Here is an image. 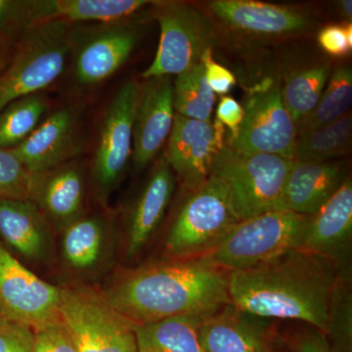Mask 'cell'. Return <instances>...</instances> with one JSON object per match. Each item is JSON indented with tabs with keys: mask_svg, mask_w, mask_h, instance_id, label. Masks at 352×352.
Here are the masks:
<instances>
[{
	"mask_svg": "<svg viewBox=\"0 0 352 352\" xmlns=\"http://www.w3.org/2000/svg\"><path fill=\"white\" fill-rule=\"evenodd\" d=\"M229 273L201 258H163L126 268L97 287L133 324L197 314L210 316L231 305Z\"/></svg>",
	"mask_w": 352,
	"mask_h": 352,
	"instance_id": "obj_1",
	"label": "cell"
},
{
	"mask_svg": "<svg viewBox=\"0 0 352 352\" xmlns=\"http://www.w3.org/2000/svg\"><path fill=\"white\" fill-rule=\"evenodd\" d=\"M338 274L328 258L305 249L292 250L229 273V298L234 307L254 316L305 322L325 336Z\"/></svg>",
	"mask_w": 352,
	"mask_h": 352,
	"instance_id": "obj_2",
	"label": "cell"
},
{
	"mask_svg": "<svg viewBox=\"0 0 352 352\" xmlns=\"http://www.w3.org/2000/svg\"><path fill=\"white\" fill-rule=\"evenodd\" d=\"M311 217L273 210L241 220L201 259L230 273L248 270L292 250L302 249Z\"/></svg>",
	"mask_w": 352,
	"mask_h": 352,
	"instance_id": "obj_3",
	"label": "cell"
},
{
	"mask_svg": "<svg viewBox=\"0 0 352 352\" xmlns=\"http://www.w3.org/2000/svg\"><path fill=\"white\" fill-rule=\"evenodd\" d=\"M69 25L48 21L23 32L0 74V112L16 99L43 92L63 75L69 61Z\"/></svg>",
	"mask_w": 352,
	"mask_h": 352,
	"instance_id": "obj_4",
	"label": "cell"
},
{
	"mask_svg": "<svg viewBox=\"0 0 352 352\" xmlns=\"http://www.w3.org/2000/svg\"><path fill=\"white\" fill-rule=\"evenodd\" d=\"M292 162L276 155L238 152L226 144L215 156L212 175L226 184L241 221L285 210L284 189Z\"/></svg>",
	"mask_w": 352,
	"mask_h": 352,
	"instance_id": "obj_5",
	"label": "cell"
},
{
	"mask_svg": "<svg viewBox=\"0 0 352 352\" xmlns=\"http://www.w3.org/2000/svg\"><path fill=\"white\" fill-rule=\"evenodd\" d=\"M140 91L141 85L136 80L124 83L101 118L88 173L90 195L104 210H109L111 196L119 187L131 162L133 122Z\"/></svg>",
	"mask_w": 352,
	"mask_h": 352,
	"instance_id": "obj_6",
	"label": "cell"
},
{
	"mask_svg": "<svg viewBox=\"0 0 352 352\" xmlns=\"http://www.w3.org/2000/svg\"><path fill=\"white\" fill-rule=\"evenodd\" d=\"M60 316L78 352H138L134 324L91 285L62 284Z\"/></svg>",
	"mask_w": 352,
	"mask_h": 352,
	"instance_id": "obj_7",
	"label": "cell"
},
{
	"mask_svg": "<svg viewBox=\"0 0 352 352\" xmlns=\"http://www.w3.org/2000/svg\"><path fill=\"white\" fill-rule=\"evenodd\" d=\"M239 221L226 184L212 175L192 192L175 217L164 240V258H200Z\"/></svg>",
	"mask_w": 352,
	"mask_h": 352,
	"instance_id": "obj_8",
	"label": "cell"
},
{
	"mask_svg": "<svg viewBox=\"0 0 352 352\" xmlns=\"http://www.w3.org/2000/svg\"><path fill=\"white\" fill-rule=\"evenodd\" d=\"M119 256V226L110 210L88 212L57 234L56 270L63 284L94 286L111 272Z\"/></svg>",
	"mask_w": 352,
	"mask_h": 352,
	"instance_id": "obj_9",
	"label": "cell"
},
{
	"mask_svg": "<svg viewBox=\"0 0 352 352\" xmlns=\"http://www.w3.org/2000/svg\"><path fill=\"white\" fill-rule=\"evenodd\" d=\"M155 7L161 34L154 60L142 74L145 80L177 76L200 63L215 39L214 25L195 7L168 1H157Z\"/></svg>",
	"mask_w": 352,
	"mask_h": 352,
	"instance_id": "obj_10",
	"label": "cell"
},
{
	"mask_svg": "<svg viewBox=\"0 0 352 352\" xmlns=\"http://www.w3.org/2000/svg\"><path fill=\"white\" fill-rule=\"evenodd\" d=\"M140 38L135 23L69 25V60L74 78L82 87H94L115 75L131 57Z\"/></svg>",
	"mask_w": 352,
	"mask_h": 352,
	"instance_id": "obj_11",
	"label": "cell"
},
{
	"mask_svg": "<svg viewBox=\"0 0 352 352\" xmlns=\"http://www.w3.org/2000/svg\"><path fill=\"white\" fill-rule=\"evenodd\" d=\"M279 80H266L248 95L244 119L227 146L248 154H270L294 161L298 129L281 96Z\"/></svg>",
	"mask_w": 352,
	"mask_h": 352,
	"instance_id": "obj_12",
	"label": "cell"
},
{
	"mask_svg": "<svg viewBox=\"0 0 352 352\" xmlns=\"http://www.w3.org/2000/svg\"><path fill=\"white\" fill-rule=\"evenodd\" d=\"M60 286L30 270L0 241V315L32 330L59 320Z\"/></svg>",
	"mask_w": 352,
	"mask_h": 352,
	"instance_id": "obj_13",
	"label": "cell"
},
{
	"mask_svg": "<svg viewBox=\"0 0 352 352\" xmlns=\"http://www.w3.org/2000/svg\"><path fill=\"white\" fill-rule=\"evenodd\" d=\"M85 105L69 104L48 115L12 151L31 173H43L80 159L85 151Z\"/></svg>",
	"mask_w": 352,
	"mask_h": 352,
	"instance_id": "obj_14",
	"label": "cell"
},
{
	"mask_svg": "<svg viewBox=\"0 0 352 352\" xmlns=\"http://www.w3.org/2000/svg\"><path fill=\"white\" fill-rule=\"evenodd\" d=\"M226 126L175 113L168 136L166 162L185 188L194 192L212 175L217 152L226 145Z\"/></svg>",
	"mask_w": 352,
	"mask_h": 352,
	"instance_id": "obj_15",
	"label": "cell"
},
{
	"mask_svg": "<svg viewBox=\"0 0 352 352\" xmlns=\"http://www.w3.org/2000/svg\"><path fill=\"white\" fill-rule=\"evenodd\" d=\"M89 173L80 159L32 173L29 200L41 210L56 235L89 212Z\"/></svg>",
	"mask_w": 352,
	"mask_h": 352,
	"instance_id": "obj_16",
	"label": "cell"
},
{
	"mask_svg": "<svg viewBox=\"0 0 352 352\" xmlns=\"http://www.w3.org/2000/svg\"><path fill=\"white\" fill-rule=\"evenodd\" d=\"M0 241L34 272L56 270V233L32 201L0 200Z\"/></svg>",
	"mask_w": 352,
	"mask_h": 352,
	"instance_id": "obj_17",
	"label": "cell"
},
{
	"mask_svg": "<svg viewBox=\"0 0 352 352\" xmlns=\"http://www.w3.org/2000/svg\"><path fill=\"white\" fill-rule=\"evenodd\" d=\"M175 188V175L164 156L155 164L119 227L120 258H139L163 221Z\"/></svg>",
	"mask_w": 352,
	"mask_h": 352,
	"instance_id": "obj_18",
	"label": "cell"
},
{
	"mask_svg": "<svg viewBox=\"0 0 352 352\" xmlns=\"http://www.w3.org/2000/svg\"><path fill=\"white\" fill-rule=\"evenodd\" d=\"M175 110L173 76L148 78L141 85L133 122V168L141 171L156 159L170 136Z\"/></svg>",
	"mask_w": 352,
	"mask_h": 352,
	"instance_id": "obj_19",
	"label": "cell"
},
{
	"mask_svg": "<svg viewBox=\"0 0 352 352\" xmlns=\"http://www.w3.org/2000/svg\"><path fill=\"white\" fill-rule=\"evenodd\" d=\"M352 183L346 177L340 189L310 219L302 249L324 256L339 272L351 270Z\"/></svg>",
	"mask_w": 352,
	"mask_h": 352,
	"instance_id": "obj_20",
	"label": "cell"
},
{
	"mask_svg": "<svg viewBox=\"0 0 352 352\" xmlns=\"http://www.w3.org/2000/svg\"><path fill=\"white\" fill-rule=\"evenodd\" d=\"M199 336L205 352H282L263 318L233 305L206 318Z\"/></svg>",
	"mask_w": 352,
	"mask_h": 352,
	"instance_id": "obj_21",
	"label": "cell"
},
{
	"mask_svg": "<svg viewBox=\"0 0 352 352\" xmlns=\"http://www.w3.org/2000/svg\"><path fill=\"white\" fill-rule=\"evenodd\" d=\"M212 12L237 31L258 36H285L305 31L309 17L293 6H277L256 0H215Z\"/></svg>",
	"mask_w": 352,
	"mask_h": 352,
	"instance_id": "obj_22",
	"label": "cell"
},
{
	"mask_svg": "<svg viewBox=\"0 0 352 352\" xmlns=\"http://www.w3.org/2000/svg\"><path fill=\"white\" fill-rule=\"evenodd\" d=\"M344 170L330 162H292L284 189L285 210L312 217L340 189Z\"/></svg>",
	"mask_w": 352,
	"mask_h": 352,
	"instance_id": "obj_23",
	"label": "cell"
},
{
	"mask_svg": "<svg viewBox=\"0 0 352 352\" xmlns=\"http://www.w3.org/2000/svg\"><path fill=\"white\" fill-rule=\"evenodd\" d=\"M156 1L146 0H36L38 24L59 20L71 25L131 21Z\"/></svg>",
	"mask_w": 352,
	"mask_h": 352,
	"instance_id": "obj_24",
	"label": "cell"
},
{
	"mask_svg": "<svg viewBox=\"0 0 352 352\" xmlns=\"http://www.w3.org/2000/svg\"><path fill=\"white\" fill-rule=\"evenodd\" d=\"M208 316L186 314L134 324L138 352H205L200 327Z\"/></svg>",
	"mask_w": 352,
	"mask_h": 352,
	"instance_id": "obj_25",
	"label": "cell"
},
{
	"mask_svg": "<svg viewBox=\"0 0 352 352\" xmlns=\"http://www.w3.org/2000/svg\"><path fill=\"white\" fill-rule=\"evenodd\" d=\"M331 71V64L323 62L296 69L285 80L282 101L296 126L316 107Z\"/></svg>",
	"mask_w": 352,
	"mask_h": 352,
	"instance_id": "obj_26",
	"label": "cell"
},
{
	"mask_svg": "<svg viewBox=\"0 0 352 352\" xmlns=\"http://www.w3.org/2000/svg\"><path fill=\"white\" fill-rule=\"evenodd\" d=\"M352 119L351 113L331 124L298 133L296 161L327 162L342 157L351 149Z\"/></svg>",
	"mask_w": 352,
	"mask_h": 352,
	"instance_id": "obj_27",
	"label": "cell"
},
{
	"mask_svg": "<svg viewBox=\"0 0 352 352\" xmlns=\"http://www.w3.org/2000/svg\"><path fill=\"white\" fill-rule=\"evenodd\" d=\"M50 109V99L38 92L16 99L0 112V148L13 149L38 129Z\"/></svg>",
	"mask_w": 352,
	"mask_h": 352,
	"instance_id": "obj_28",
	"label": "cell"
},
{
	"mask_svg": "<svg viewBox=\"0 0 352 352\" xmlns=\"http://www.w3.org/2000/svg\"><path fill=\"white\" fill-rule=\"evenodd\" d=\"M214 103L215 94L208 85L201 62L176 76L173 82L175 113L192 120L212 122Z\"/></svg>",
	"mask_w": 352,
	"mask_h": 352,
	"instance_id": "obj_29",
	"label": "cell"
},
{
	"mask_svg": "<svg viewBox=\"0 0 352 352\" xmlns=\"http://www.w3.org/2000/svg\"><path fill=\"white\" fill-rule=\"evenodd\" d=\"M351 104V68L340 67L329 78L316 107L296 126L298 133L340 120L347 115Z\"/></svg>",
	"mask_w": 352,
	"mask_h": 352,
	"instance_id": "obj_30",
	"label": "cell"
},
{
	"mask_svg": "<svg viewBox=\"0 0 352 352\" xmlns=\"http://www.w3.org/2000/svg\"><path fill=\"white\" fill-rule=\"evenodd\" d=\"M351 270L338 274L331 294L325 333L333 352H351L352 292Z\"/></svg>",
	"mask_w": 352,
	"mask_h": 352,
	"instance_id": "obj_31",
	"label": "cell"
},
{
	"mask_svg": "<svg viewBox=\"0 0 352 352\" xmlns=\"http://www.w3.org/2000/svg\"><path fill=\"white\" fill-rule=\"evenodd\" d=\"M32 173L12 149L0 148V200H29Z\"/></svg>",
	"mask_w": 352,
	"mask_h": 352,
	"instance_id": "obj_32",
	"label": "cell"
},
{
	"mask_svg": "<svg viewBox=\"0 0 352 352\" xmlns=\"http://www.w3.org/2000/svg\"><path fill=\"white\" fill-rule=\"evenodd\" d=\"M34 25V0H0V38H20Z\"/></svg>",
	"mask_w": 352,
	"mask_h": 352,
	"instance_id": "obj_33",
	"label": "cell"
},
{
	"mask_svg": "<svg viewBox=\"0 0 352 352\" xmlns=\"http://www.w3.org/2000/svg\"><path fill=\"white\" fill-rule=\"evenodd\" d=\"M32 352H78L75 342L64 322H51L34 330Z\"/></svg>",
	"mask_w": 352,
	"mask_h": 352,
	"instance_id": "obj_34",
	"label": "cell"
},
{
	"mask_svg": "<svg viewBox=\"0 0 352 352\" xmlns=\"http://www.w3.org/2000/svg\"><path fill=\"white\" fill-rule=\"evenodd\" d=\"M34 340L31 327L0 315V352H32Z\"/></svg>",
	"mask_w": 352,
	"mask_h": 352,
	"instance_id": "obj_35",
	"label": "cell"
},
{
	"mask_svg": "<svg viewBox=\"0 0 352 352\" xmlns=\"http://www.w3.org/2000/svg\"><path fill=\"white\" fill-rule=\"evenodd\" d=\"M318 43L323 50L335 57L346 56L352 48L351 24L331 25L323 28L318 34Z\"/></svg>",
	"mask_w": 352,
	"mask_h": 352,
	"instance_id": "obj_36",
	"label": "cell"
},
{
	"mask_svg": "<svg viewBox=\"0 0 352 352\" xmlns=\"http://www.w3.org/2000/svg\"><path fill=\"white\" fill-rule=\"evenodd\" d=\"M200 62L205 69L208 85L212 88L214 94H227L236 85L235 76L226 67L214 61L212 58V48L203 53Z\"/></svg>",
	"mask_w": 352,
	"mask_h": 352,
	"instance_id": "obj_37",
	"label": "cell"
},
{
	"mask_svg": "<svg viewBox=\"0 0 352 352\" xmlns=\"http://www.w3.org/2000/svg\"><path fill=\"white\" fill-rule=\"evenodd\" d=\"M244 119V109L239 102L232 97L223 96L220 99L217 108V120L224 126L228 127L231 136L228 142L232 141L239 131V127Z\"/></svg>",
	"mask_w": 352,
	"mask_h": 352,
	"instance_id": "obj_38",
	"label": "cell"
},
{
	"mask_svg": "<svg viewBox=\"0 0 352 352\" xmlns=\"http://www.w3.org/2000/svg\"><path fill=\"white\" fill-rule=\"evenodd\" d=\"M295 352H333L325 336L314 328L298 336Z\"/></svg>",
	"mask_w": 352,
	"mask_h": 352,
	"instance_id": "obj_39",
	"label": "cell"
},
{
	"mask_svg": "<svg viewBox=\"0 0 352 352\" xmlns=\"http://www.w3.org/2000/svg\"><path fill=\"white\" fill-rule=\"evenodd\" d=\"M10 45V39L0 38V74L6 68L12 57L13 51H9Z\"/></svg>",
	"mask_w": 352,
	"mask_h": 352,
	"instance_id": "obj_40",
	"label": "cell"
},
{
	"mask_svg": "<svg viewBox=\"0 0 352 352\" xmlns=\"http://www.w3.org/2000/svg\"><path fill=\"white\" fill-rule=\"evenodd\" d=\"M339 12L346 19L351 20L352 18V1L351 0H342L338 3Z\"/></svg>",
	"mask_w": 352,
	"mask_h": 352,
	"instance_id": "obj_41",
	"label": "cell"
}]
</instances>
